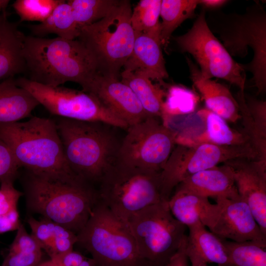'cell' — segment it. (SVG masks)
<instances>
[{
  "label": "cell",
  "instance_id": "cell-6",
  "mask_svg": "<svg viewBox=\"0 0 266 266\" xmlns=\"http://www.w3.org/2000/svg\"><path fill=\"white\" fill-rule=\"evenodd\" d=\"M215 31L232 56L245 58L251 48L254 55L245 71L253 75L252 81L258 94L266 90V13L258 1L248 7L243 14H222Z\"/></svg>",
  "mask_w": 266,
  "mask_h": 266
},
{
  "label": "cell",
  "instance_id": "cell-16",
  "mask_svg": "<svg viewBox=\"0 0 266 266\" xmlns=\"http://www.w3.org/2000/svg\"><path fill=\"white\" fill-rule=\"evenodd\" d=\"M225 164L232 171L239 197L266 235V166L248 159H236Z\"/></svg>",
  "mask_w": 266,
  "mask_h": 266
},
{
  "label": "cell",
  "instance_id": "cell-11",
  "mask_svg": "<svg viewBox=\"0 0 266 266\" xmlns=\"http://www.w3.org/2000/svg\"><path fill=\"white\" fill-rule=\"evenodd\" d=\"M181 51L191 55L201 75L207 79L216 77L235 85L244 91L245 71L237 63L210 29L202 10L191 29L174 37Z\"/></svg>",
  "mask_w": 266,
  "mask_h": 266
},
{
  "label": "cell",
  "instance_id": "cell-32",
  "mask_svg": "<svg viewBox=\"0 0 266 266\" xmlns=\"http://www.w3.org/2000/svg\"><path fill=\"white\" fill-rule=\"evenodd\" d=\"M79 30L105 17L117 5L115 0H69Z\"/></svg>",
  "mask_w": 266,
  "mask_h": 266
},
{
  "label": "cell",
  "instance_id": "cell-10",
  "mask_svg": "<svg viewBox=\"0 0 266 266\" xmlns=\"http://www.w3.org/2000/svg\"><path fill=\"white\" fill-rule=\"evenodd\" d=\"M159 118L148 116L129 126L121 141L117 164L161 172L174 148L176 133Z\"/></svg>",
  "mask_w": 266,
  "mask_h": 266
},
{
  "label": "cell",
  "instance_id": "cell-2",
  "mask_svg": "<svg viewBox=\"0 0 266 266\" xmlns=\"http://www.w3.org/2000/svg\"><path fill=\"white\" fill-rule=\"evenodd\" d=\"M24 57L27 78L51 86L73 82L84 89L100 71L93 56L78 39L26 36Z\"/></svg>",
  "mask_w": 266,
  "mask_h": 266
},
{
  "label": "cell",
  "instance_id": "cell-28",
  "mask_svg": "<svg viewBox=\"0 0 266 266\" xmlns=\"http://www.w3.org/2000/svg\"><path fill=\"white\" fill-rule=\"evenodd\" d=\"M33 36L44 37L54 34L62 38L76 39L80 31L74 20L71 8L67 1L63 0L43 22L29 26Z\"/></svg>",
  "mask_w": 266,
  "mask_h": 266
},
{
  "label": "cell",
  "instance_id": "cell-36",
  "mask_svg": "<svg viewBox=\"0 0 266 266\" xmlns=\"http://www.w3.org/2000/svg\"><path fill=\"white\" fill-rule=\"evenodd\" d=\"M63 0H16L12 7L20 22L45 21Z\"/></svg>",
  "mask_w": 266,
  "mask_h": 266
},
{
  "label": "cell",
  "instance_id": "cell-1",
  "mask_svg": "<svg viewBox=\"0 0 266 266\" xmlns=\"http://www.w3.org/2000/svg\"><path fill=\"white\" fill-rule=\"evenodd\" d=\"M25 170L21 180L28 212L79 233L99 200L97 188L76 177Z\"/></svg>",
  "mask_w": 266,
  "mask_h": 266
},
{
  "label": "cell",
  "instance_id": "cell-30",
  "mask_svg": "<svg viewBox=\"0 0 266 266\" xmlns=\"http://www.w3.org/2000/svg\"><path fill=\"white\" fill-rule=\"evenodd\" d=\"M198 5V0H162L160 37L163 47H167L171 34L179 26L194 16Z\"/></svg>",
  "mask_w": 266,
  "mask_h": 266
},
{
  "label": "cell",
  "instance_id": "cell-12",
  "mask_svg": "<svg viewBox=\"0 0 266 266\" xmlns=\"http://www.w3.org/2000/svg\"><path fill=\"white\" fill-rule=\"evenodd\" d=\"M236 159H257L250 144L221 146L201 143L192 146L177 145L160 173L161 194L167 201L183 180L198 172Z\"/></svg>",
  "mask_w": 266,
  "mask_h": 266
},
{
  "label": "cell",
  "instance_id": "cell-33",
  "mask_svg": "<svg viewBox=\"0 0 266 266\" xmlns=\"http://www.w3.org/2000/svg\"><path fill=\"white\" fill-rule=\"evenodd\" d=\"M222 240L233 266H266V248L253 241Z\"/></svg>",
  "mask_w": 266,
  "mask_h": 266
},
{
  "label": "cell",
  "instance_id": "cell-21",
  "mask_svg": "<svg viewBox=\"0 0 266 266\" xmlns=\"http://www.w3.org/2000/svg\"><path fill=\"white\" fill-rule=\"evenodd\" d=\"M176 188L209 198H240L231 168L223 163L196 173L183 180Z\"/></svg>",
  "mask_w": 266,
  "mask_h": 266
},
{
  "label": "cell",
  "instance_id": "cell-8",
  "mask_svg": "<svg viewBox=\"0 0 266 266\" xmlns=\"http://www.w3.org/2000/svg\"><path fill=\"white\" fill-rule=\"evenodd\" d=\"M160 173L116 164L97 187L99 200L115 215L127 222L136 212L164 200Z\"/></svg>",
  "mask_w": 266,
  "mask_h": 266
},
{
  "label": "cell",
  "instance_id": "cell-41",
  "mask_svg": "<svg viewBox=\"0 0 266 266\" xmlns=\"http://www.w3.org/2000/svg\"><path fill=\"white\" fill-rule=\"evenodd\" d=\"M191 266H208L207 264L203 263L192 262Z\"/></svg>",
  "mask_w": 266,
  "mask_h": 266
},
{
  "label": "cell",
  "instance_id": "cell-3",
  "mask_svg": "<svg viewBox=\"0 0 266 266\" xmlns=\"http://www.w3.org/2000/svg\"><path fill=\"white\" fill-rule=\"evenodd\" d=\"M55 121L70 170L97 188L117 161L121 141L110 129L112 126L62 117Z\"/></svg>",
  "mask_w": 266,
  "mask_h": 266
},
{
  "label": "cell",
  "instance_id": "cell-27",
  "mask_svg": "<svg viewBox=\"0 0 266 266\" xmlns=\"http://www.w3.org/2000/svg\"><path fill=\"white\" fill-rule=\"evenodd\" d=\"M120 75L121 81L131 89L146 114L149 116L161 118L166 95L161 84H154L147 77L126 70Z\"/></svg>",
  "mask_w": 266,
  "mask_h": 266
},
{
  "label": "cell",
  "instance_id": "cell-25",
  "mask_svg": "<svg viewBox=\"0 0 266 266\" xmlns=\"http://www.w3.org/2000/svg\"><path fill=\"white\" fill-rule=\"evenodd\" d=\"M26 222L31 228V234L50 259L73 250L77 243L76 233L48 218L36 219L29 215Z\"/></svg>",
  "mask_w": 266,
  "mask_h": 266
},
{
  "label": "cell",
  "instance_id": "cell-5",
  "mask_svg": "<svg viewBox=\"0 0 266 266\" xmlns=\"http://www.w3.org/2000/svg\"><path fill=\"white\" fill-rule=\"evenodd\" d=\"M77 242L96 266H150L140 256L126 222L98 200Z\"/></svg>",
  "mask_w": 266,
  "mask_h": 266
},
{
  "label": "cell",
  "instance_id": "cell-19",
  "mask_svg": "<svg viewBox=\"0 0 266 266\" xmlns=\"http://www.w3.org/2000/svg\"><path fill=\"white\" fill-rule=\"evenodd\" d=\"M168 205L174 217L187 228L200 222L211 231L219 217L220 203H212L208 198L175 188Z\"/></svg>",
  "mask_w": 266,
  "mask_h": 266
},
{
  "label": "cell",
  "instance_id": "cell-13",
  "mask_svg": "<svg viewBox=\"0 0 266 266\" xmlns=\"http://www.w3.org/2000/svg\"><path fill=\"white\" fill-rule=\"evenodd\" d=\"M15 81L52 115L79 121L100 122L120 129L129 127L94 96L83 90L46 85L24 77L15 79Z\"/></svg>",
  "mask_w": 266,
  "mask_h": 266
},
{
  "label": "cell",
  "instance_id": "cell-4",
  "mask_svg": "<svg viewBox=\"0 0 266 266\" xmlns=\"http://www.w3.org/2000/svg\"><path fill=\"white\" fill-rule=\"evenodd\" d=\"M0 138L20 167L37 174L77 177L66 160L54 120L33 116L24 122H0Z\"/></svg>",
  "mask_w": 266,
  "mask_h": 266
},
{
  "label": "cell",
  "instance_id": "cell-42",
  "mask_svg": "<svg viewBox=\"0 0 266 266\" xmlns=\"http://www.w3.org/2000/svg\"></svg>",
  "mask_w": 266,
  "mask_h": 266
},
{
  "label": "cell",
  "instance_id": "cell-29",
  "mask_svg": "<svg viewBox=\"0 0 266 266\" xmlns=\"http://www.w3.org/2000/svg\"><path fill=\"white\" fill-rule=\"evenodd\" d=\"M1 266H36L41 262L42 250L21 223Z\"/></svg>",
  "mask_w": 266,
  "mask_h": 266
},
{
  "label": "cell",
  "instance_id": "cell-14",
  "mask_svg": "<svg viewBox=\"0 0 266 266\" xmlns=\"http://www.w3.org/2000/svg\"><path fill=\"white\" fill-rule=\"evenodd\" d=\"M82 90L94 96L129 127L149 116L131 89L111 74L99 71Z\"/></svg>",
  "mask_w": 266,
  "mask_h": 266
},
{
  "label": "cell",
  "instance_id": "cell-18",
  "mask_svg": "<svg viewBox=\"0 0 266 266\" xmlns=\"http://www.w3.org/2000/svg\"><path fill=\"white\" fill-rule=\"evenodd\" d=\"M196 115L202 121L204 128L201 133H177L175 136L176 144L186 146L201 143L221 146L250 144L248 137L243 131L232 129L223 118L206 108L199 110Z\"/></svg>",
  "mask_w": 266,
  "mask_h": 266
},
{
  "label": "cell",
  "instance_id": "cell-34",
  "mask_svg": "<svg viewBox=\"0 0 266 266\" xmlns=\"http://www.w3.org/2000/svg\"><path fill=\"white\" fill-rule=\"evenodd\" d=\"M161 119L164 121L193 113L198 102V96L192 91L179 86H172L166 92Z\"/></svg>",
  "mask_w": 266,
  "mask_h": 266
},
{
  "label": "cell",
  "instance_id": "cell-22",
  "mask_svg": "<svg viewBox=\"0 0 266 266\" xmlns=\"http://www.w3.org/2000/svg\"><path fill=\"white\" fill-rule=\"evenodd\" d=\"M25 38L18 23L10 22L3 10L0 13V82L25 72Z\"/></svg>",
  "mask_w": 266,
  "mask_h": 266
},
{
  "label": "cell",
  "instance_id": "cell-37",
  "mask_svg": "<svg viewBox=\"0 0 266 266\" xmlns=\"http://www.w3.org/2000/svg\"><path fill=\"white\" fill-rule=\"evenodd\" d=\"M20 168L10 149L0 138V185L5 181H13Z\"/></svg>",
  "mask_w": 266,
  "mask_h": 266
},
{
  "label": "cell",
  "instance_id": "cell-40",
  "mask_svg": "<svg viewBox=\"0 0 266 266\" xmlns=\"http://www.w3.org/2000/svg\"><path fill=\"white\" fill-rule=\"evenodd\" d=\"M9 2L8 0H0V13L5 9Z\"/></svg>",
  "mask_w": 266,
  "mask_h": 266
},
{
  "label": "cell",
  "instance_id": "cell-38",
  "mask_svg": "<svg viewBox=\"0 0 266 266\" xmlns=\"http://www.w3.org/2000/svg\"><path fill=\"white\" fill-rule=\"evenodd\" d=\"M187 236L177 252L170 258L166 266H189L186 253Z\"/></svg>",
  "mask_w": 266,
  "mask_h": 266
},
{
  "label": "cell",
  "instance_id": "cell-7",
  "mask_svg": "<svg viewBox=\"0 0 266 266\" xmlns=\"http://www.w3.org/2000/svg\"><path fill=\"white\" fill-rule=\"evenodd\" d=\"M132 13L130 1L119 0L107 16L80 30L77 39L93 56L100 72L119 78L130 57L135 38Z\"/></svg>",
  "mask_w": 266,
  "mask_h": 266
},
{
  "label": "cell",
  "instance_id": "cell-35",
  "mask_svg": "<svg viewBox=\"0 0 266 266\" xmlns=\"http://www.w3.org/2000/svg\"><path fill=\"white\" fill-rule=\"evenodd\" d=\"M161 0H141L132 10L131 21L135 33L160 31Z\"/></svg>",
  "mask_w": 266,
  "mask_h": 266
},
{
  "label": "cell",
  "instance_id": "cell-23",
  "mask_svg": "<svg viewBox=\"0 0 266 266\" xmlns=\"http://www.w3.org/2000/svg\"><path fill=\"white\" fill-rule=\"evenodd\" d=\"M243 132L257 154V161L266 166V101L239 90L236 97Z\"/></svg>",
  "mask_w": 266,
  "mask_h": 266
},
{
  "label": "cell",
  "instance_id": "cell-39",
  "mask_svg": "<svg viewBox=\"0 0 266 266\" xmlns=\"http://www.w3.org/2000/svg\"><path fill=\"white\" fill-rule=\"evenodd\" d=\"M199 5H201L204 8L216 9L223 6L228 0H198Z\"/></svg>",
  "mask_w": 266,
  "mask_h": 266
},
{
  "label": "cell",
  "instance_id": "cell-15",
  "mask_svg": "<svg viewBox=\"0 0 266 266\" xmlns=\"http://www.w3.org/2000/svg\"><path fill=\"white\" fill-rule=\"evenodd\" d=\"M221 206L219 217L211 232L221 239L237 242H255L266 248V235L262 231L250 207L240 197H218Z\"/></svg>",
  "mask_w": 266,
  "mask_h": 266
},
{
  "label": "cell",
  "instance_id": "cell-26",
  "mask_svg": "<svg viewBox=\"0 0 266 266\" xmlns=\"http://www.w3.org/2000/svg\"><path fill=\"white\" fill-rule=\"evenodd\" d=\"M39 105L26 90L18 86L14 78L0 82V122L10 123L31 116Z\"/></svg>",
  "mask_w": 266,
  "mask_h": 266
},
{
  "label": "cell",
  "instance_id": "cell-17",
  "mask_svg": "<svg viewBox=\"0 0 266 266\" xmlns=\"http://www.w3.org/2000/svg\"><path fill=\"white\" fill-rule=\"evenodd\" d=\"M162 47L160 31L135 33L133 51L124 70L139 73L162 84L168 77Z\"/></svg>",
  "mask_w": 266,
  "mask_h": 266
},
{
  "label": "cell",
  "instance_id": "cell-31",
  "mask_svg": "<svg viewBox=\"0 0 266 266\" xmlns=\"http://www.w3.org/2000/svg\"><path fill=\"white\" fill-rule=\"evenodd\" d=\"M23 192L17 190L14 182H2L0 185V234L16 231L21 223L18 210Z\"/></svg>",
  "mask_w": 266,
  "mask_h": 266
},
{
  "label": "cell",
  "instance_id": "cell-20",
  "mask_svg": "<svg viewBox=\"0 0 266 266\" xmlns=\"http://www.w3.org/2000/svg\"><path fill=\"white\" fill-rule=\"evenodd\" d=\"M194 86L204 100L206 108L225 120L236 123L241 118L236 99L226 86L211 79L204 77L198 67L186 58Z\"/></svg>",
  "mask_w": 266,
  "mask_h": 266
},
{
  "label": "cell",
  "instance_id": "cell-9",
  "mask_svg": "<svg viewBox=\"0 0 266 266\" xmlns=\"http://www.w3.org/2000/svg\"><path fill=\"white\" fill-rule=\"evenodd\" d=\"M127 223L140 256L150 266H166L187 236V227L174 217L166 200L143 208Z\"/></svg>",
  "mask_w": 266,
  "mask_h": 266
},
{
  "label": "cell",
  "instance_id": "cell-24",
  "mask_svg": "<svg viewBox=\"0 0 266 266\" xmlns=\"http://www.w3.org/2000/svg\"><path fill=\"white\" fill-rule=\"evenodd\" d=\"M186 253L191 262L233 266L222 239L198 222L188 227Z\"/></svg>",
  "mask_w": 266,
  "mask_h": 266
}]
</instances>
